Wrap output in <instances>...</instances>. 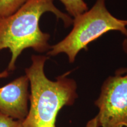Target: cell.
<instances>
[{"label": "cell", "instance_id": "9", "mask_svg": "<svg viewBox=\"0 0 127 127\" xmlns=\"http://www.w3.org/2000/svg\"><path fill=\"white\" fill-rule=\"evenodd\" d=\"M85 127H99L97 115H96L93 118L89 121L88 123H87Z\"/></svg>", "mask_w": 127, "mask_h": 127}, {"label": "cell", "instance_id": "4", "mask_svg": "<svg viewBox=\"0 0 127 127\" xmlns=\"http://www.w3.org/2000/svg\"><path fill=\"white\" fill-rule=\"evenodd\" d=\"M94 104L99 127H127V68L105 79Z\"/></svg>", "mask_w": 127, "mask_h": 127}, {"label": "cell", "instance_id": "6", "mask_svg": "<svg viewBox=\"0 0 127 127\" xmlns=\"http://www.w3.org/2000/svg\"><path fill=\"white\" fill-rule=\"evenodd\" d=\"M64 5L68 13L75 18L88 10L84 0H60Z\"/></svg>", "mask_w": 127, "mask_h": 127}, {"label": "cell", "instance_id": "12", "mask_svg": "<svg viewBox=\"0 0 127 127\" xmlns=\"http://www.w3.org/2000/svg\"><path fill=\"white\" fill-rule=\"evenodd\" d=\"M124 21L125 24L126 25H127V20H124Z\"/></svg>", "mask_w": 127, "mask_h": 127}, {"label": "cell", "instance_id": "2", "mask_svg": "<svg viewBox=\"0 0 127 127\" xmlns=\"http://www.w3.org/2000/svg\"><path fill=\"white\" fill-rule=\"evenodd\" d=\"M48 57L32 55L31 65L25 68L30 81V107L22 127H56L57 118L65 106H71L78 98L77 84L68 72L55 81L48 79L44 66Z\"/></svg>", "mask_w": 127, "mask_h": 127}, {"label": "cell", "instance_id": "11", "mask_svg": "<svg viewBox=\"0 0 127 127\" xmlns=\"http://www.w3.org/2000/svg\"><path fill=\"white\" fill-rule=\"evenodd\" d=\"M123 48L124 51L127 54V38H125L123 42Z\"/></svg>", "mask_w": 127, "mask_h": 127}, {"label": "cell", "instance_id": "8", "mask_svg": "<svg viewBox=\"0 0 127 127\" xmlns=\"http://www.w3.org/2000/svg\"><path fill=\"white\" fill-rule=\"evenodd\" d=\"M23 121L15 120L0 112V127H22Z\"/></svg>", "mask_w": 127, "mask_h": 127}, {"label": "cell", "instance_id": "5", "mask_svg": "<svg viewBox=\"0 0 127 127\" xmlns=\"http://www.w3.org/2000/svg\"><path fill=\"white\" fill-rule=\"evenodd\" d=\"M30 81L22 75L0 87V112L15 120L23 121L28 112Z\"/></svg>", "mask_w": 127, "mask_h": 127}, {"label": "cell", "instance_id": "1", "mask_svg": "<svg viewBox=\"0 0 127 127\" xmlns=\"http://www.w3.org/2000/svg\"><path fill=\"white\" fill-rule=\"evenodd\" d=\"M48 12L61 19L65 27L72 24L71 16L57 8L54 0H29L11 15L0 17V51L8 48L11 52L8 71L15 70L17 58L25 49L40 53L50 50V35L41 31L39 25L41 16Z\"/></svg>", "mask_w": 127, "mask_h": 127}, {"label": "cell", "instance_id": "10", "mask_svg": "<svg viewBox=\"0 0 127 127\" xmlns=\"http://www.w3.org/2000/svg\"><path fill=\"white\" fill-rule=\"evenodd\" d=\"M9 75V71L6 69V70H4L2 72H0V79L1 78H4L7 77Z\"/></svg>", "mask_w": 127, "mask_h": 127}, {"label": "cell", "instance_id": "7", "mask_svg": "<svg viewBox=\"0 0 127 127\" xmlns=\"http://www.w3.org/2000/svg\"><path fill=\"white\" fill-rule=\"evenodd\" d=\"M29 0H0V17L11 15Z\"/></svg>", "mask_w": 127, "mask_h": 127}, {"label": "cell", "instance_id": "3", "mask_svg": "<svg viewBox=\"0 0 127 127\" xmlns=\"http://www.w3.org/2000/svg\"><path fill=\"white\" fill-rule=\"evenodd\" d=\"M73 28L63 40L51 46L47 52L48 56L61 53L67 55L70 63H74L79 52L88 50L91 42L109 31H120L127 36L124 21L117 18L108 10L105 0H96L90 10L73 20Z\"/></svg>", "mask_w": 127, "mask_h": 127}]
</instances>
